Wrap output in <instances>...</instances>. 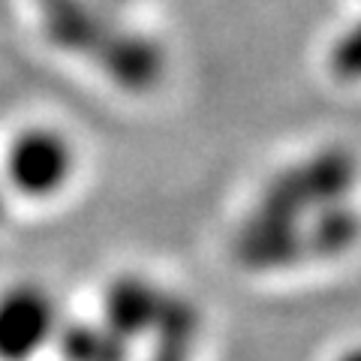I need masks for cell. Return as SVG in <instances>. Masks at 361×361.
I'll return each mask as SVG.
<instances>
[{"label": "cell", "mask_w": 361, "mask_h": 361, "mask_svg": "<svg viewBox=\"0 0 361 361\" xmlns=\"http://www.w3.org/2000/svg\"><path fill=\"white\" fill-rule=\"evenodd\" d=\"M73 172V151L54 130H27L13 142L6 157V178L21 196H51Z\"/></svg>", "instance_id": "cell-1"}, {"label": "cell", "mask_w": 361, "mask_h": 361, "mask_svg": "<svg viewBox=\"0 0 361 361\" xmlns=\"http://www.w3.org/2000/svg\"><path fill=\"white\" fill-rule=\"evenodd\" d=\"M54 331V304L37 286L0 295V361H27Z\"/></svg>", "instance_id": "cell-2"}, {"label": "cell", "mask_w": 361, "mask_h": 361, "mask_svg": "<svg viewBox=\"0 0 361 361\" xmlns=\"http://www.w3.org/2000/svg\"><path fill=\"white\" fill-rule=\"evenodd\" d=\"M307 253L304 250V226L253 211L235 238V256L244 268L277 271L289 268Z\"/></svg>", "instance_id": "cell-3"}, {"label": "cell", "mask_w": 361, "mask_h": 361, "mask_svg": "<svg viewBox=\"0 0 361 361\" xmlns=\"http://www.w3.org/2000/svg\"><path fill=\"white\" fill-rule=\"evenodd\" d=\"M166 295L157 292L142 277H121L111 283L106 295V325L123 341H135L142 334H151L157 316L163 310Z\"/></svg>", "instance_id": "cell-4"}, {"label": "cell", "mask_w": 361, "mask_h": 361, "mask_svg": "<svg viewBox=\"0 0 361 361\" xmlns=\"http://www.w3.org/2000/svg\"><path fill=\"white\" fill-rule=\"evenodd\" d=\"M361 238V217L353 205L343 202H331L313 211L310 226L304 229V250L322 259L343 256L353 250Z\"/></svg>", "instance_id": "cell-5"}, {"label": "cell", "mask_w": 361, "mask_h": 361, "mask_svg": "<svg viewBox=\"0 0 361 361\" xmlns=\"http://www.w3.org/2000/svg\"><path fill=\"white\" fill-rule=\"evenodd\" d=\"M151 334H157L154 361H187L199 334V313L184 298L166 295L160 319H157Z\"/></svg>", "instance_id": "cell-6"}, {"label": "cell", "mask_w": 361, "mask_h": 361, "mask_svg": "<svg viewBox=\"0 0 361 361\" xmlns=\"http://www.w3.org/2000/svg\"><path fill=\"white\" fill-rule=\"evenodd\" d=\"M61 349L66 361H127L130 343L118 337L109 325L75 322L61 334Z\"/></svg>", "instance_id": "cell-7"}, {"label": "cell", "mask_w": 361, "mask_h": 361, "mask_svg": "<svg viewBox=\"0 0 361 361\" xmlns=\"http://www.w3.org/2000/svg\"><path fill=\"white\" fill-rule=\"evenodd\" d=\"M334 70L341 75H346V78H358L361 75V27L353 33V37H346L343 45L337 49Z\"/></svg>", "instance_id": "cell-8"}, {"label": "cell", "mask_w": 361, "mask_h": 361, "mask_svg": "<svg viewBox=\"0 0 361 361\" xmlns=\"http://www.w3.org/2000/svg\"><path fill=\"white\" fill-rule=\"evenodd\" d=\"M341 361H361V346H358V349H353V353H346Z\"/></svg>", "instance_id": "cell-9"}, {"label": "cell", "mask_w": 361, "mask_h": 361, "mask_svg": "<svg viewBox=\"0 0 361 361\" xmlns=\"http://www.w3.org/2000/svg\"><path fill=\"white\" fill-rule=\"evenodd\" d=\"M0 211H4V199H0Z\"/></svg>", "instance_id": "cell-10"}]
</instances>
